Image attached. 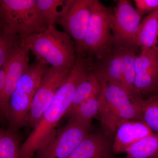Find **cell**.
<instances>
[{"instance_id":"obj_19","label":"cell","mask_w":158,"mask_h":158,"mask_svg":"<svg viewBox=\"0 0 158 158\" xmlns=\"http://www.w3.org/2000/svg\"><path fill=\"white\" fill-rule=\"evenodd\" d=\"M125 158H158V134L142 138L129 148Z\"/></svg>"},{"instance_id":"obj_18","label":"cell","mask_w":158,"mask_h":158,"mask_svg":"<svg viewBox=\"0 0 158 158\" xmlns=\"http://www.w3.org/2000/svg\"><path fill=\"white\" fill-rule=\"evenodd\" d=\"M101 88V84L91 71L76 89L68 113L88 99L98 95Z\"/></svg>"},{"instance_id":"obj_2","label":"cell","mask_w":158,"mask_h":158,"mask_svg":"<svg viewBox=\"0 0 158 158\" xmlns=\"http://www.w3.org/2000/svg\"><path fill=\"white\" fill-rule=\"evenodd\" d=\"M21 43L36 56V60L51 66L72 70L77 52L74 41L65 31L55 25L45 31L22 38Z\"/></svg>"},{"instance_id":"obj_23","label":"cell","mask_w":158,"mask_h":158,"mask_svg":"<svg viewBox=\"0 0 158 158\" xmlns=\"http://www.w3.org/2000/svg\"><path fill=\"white\" fill-rule=\"evenodd\" d=\"M65 0H36L40 15L48 26L55 25L62 15Z\"/></svg>"},{"instance_id":"obj_13","label":"cell","mask_w":158,"mask_h":158,"mask_svg":"<svg viewBox=\"0 0 158 158\" xmlns=\"http://www.w3.org/2000/svg\"><path fill=\"white\" fill-rule=\"evenodd\" d=\"M153 134L147 125L141 120H126L116 129L112 150L115 154L125 152L133 144Z\"/></svg>"},{"instance_id":"obj_21","label":"cell","mask_w":158,"mask_h":158,"mask_svg":"<svg viewBox=\"0 0 158 158\" xmlns=\"http://www.w3.org/2000/svg\"><path fill=\"white\" fill-rule=\"evenodd\" d=\"M140 120L144 122L155 134H158V94L148 98L138 99Z\"/></svg>"},{"instance_id":"obj_3","label":"cell","mask_w":158,"mask_h":158,"mask_svg":"<svg viewBox=\"0 0 158 158\" xmlns=\"http://www.w3.org/2000/svg\"><path fill=\"white\" fill-rule=\"evenodd\" d=\"M98 95L99 110L102 125L109 134L114 135L119 124L128 120H139L138 98L133 99L122 88L101 84Z\"/></svg>"},{"instance_id":"obj_7","label":"cell","mask_w":158,"mask_h":158,"mask_svg":"<svg viewBox=\"0 0 158 158\" xmlns=\"http://www.w3.org/2000/svg\"><path fill=\"white\" fill-rule=\"evenodd\" d=\"M91 127L70 119L48 143L37 151L34 158H67L91 133Z\"/></svg>"},{"instance_id":"obj_5","label":"cell","mask_w":158,"mask_h":158,"mask_svg":"<svg viewBox=\"0 0 158 158\" xmlns=\"http://www.w3.org/2000/svg\"><path fill=\"white\" fill-rule=\"evenodd\" d=\"M113 11L94 0L85 38L77 53L94 59L114 43L111 31Z\"/></svg>"},{"instance_id":"obj_24","label":"cell","mask_w":158,"mask_h":158,"mask_svg":"<svg viewBox=\"0 0 158 158\" xmlns=\"http://www.w3.org/2000/svg\"><path fill=\"white\" fill-rule=\"evenodd\" d=\"M19 37L6 34L0 25V69L21 44Z\"/></svg>"},{"instance_id":"obj_16","label":"cell","mask_w":158,"mask_h":158,"mask_svg":"<svg viewBox=\"0 0 158 158\" xmlns=\"http://www.w3.org/2000/svg\"><path fill=\"white\" fill-rule=\"evenodd\" d=\"M158 39V9L141 21L137 38L138 47L141 52L156 47Z\"/></svg>"},{"instance_id":"obj_22","label":"cell","mask_w":158,"mask_h":158,"mask_svg":"<svg viewBox=\"0 0 158 158\" xmlns=\"http://www.w3.org/2000/svg\"><path fill=\"white\" fill-rule=\"evenodd\" d=\"M98 95L88 99L71 111L69 113L71 116L70 119L92 125V119L98 113Z\"/></svg>"},{"instance_id":"obj_6","label":"cell","mask_w":158,"mask_h":158,"mask_svg":"<svg viewBox=\"0 0 158 158\" xmlns=\"http://www.w3.org/2000/svg\"><path fill=\"white\" fill-rule=\"evenodd\" d=\"M141 17L131 1H117L110 23L114 43L135 51L138 48L137 38Z\"/></svg>"},{"instance_id":"obj_11","label":"cell","mask_w":158,"mask_h":158,"mask_svg":"<svg viewBox=\"0 0 158 158\" xmlns=\"http://www.w3.org/2000/svg\"><path fill=\"white\" fill-rule=\"evenodd\" d=\"M95 59L92 72L101 84L116 85L123 89L119 46L113 43Z\"/></svg>"},{"instance_id":"obj_14","label":"cell","mask_w":158,"mask_h":158,"mask_svg":"<svg viewBox=\"0 0 158 158\" xmlns=\"http://www.w3.org/2000/svg\"><path fill=\"white\" fill-rule=\"evenodd\" d=\"M111 147L106 136L90 133L67 158H110Z\"/></svg>"},{"instance_id":"obj_27","label":"cell","mask_w":158,"mask_h":158,"mask_svg":"<svg viewBox=\"0 0 158 158\" xmlns=\"http://www.w3.org/2000/svg\"><path fill=\"white\" fill-rule=\"evenodd\" d=\"M157 48H158V45H157Z\"/></svg>"},{"instance_id":"obj_10","label":"cell","mask_w":158,"mask_h":158,"mask_svg":"<svg viewBox=\"0 0 158 158\" xmlns=\"http://www.w3.org/2000/svg\"><path fill=\"white\" fill-rule=\"evenodd\" d=\"M136 97L142 99L158 94V48L141 52L135 60Z\"/></svg>"},{"instance_id":"obj_20","label":"cell","mask_w":158,"mask_h":158,"mask_svg":"<svg viewBox=\"0 0 158 158\" xmlns=\"http://www.w3.org/2000/svg\"><path fill=\"white\" fill-rule=\"evenodd\" d=\"M21 145L17 132L0 127V158H21Z\"/></svg>"},{"instance_id":"obj_1","label":"cell","mask_w":158,"mask_h":158,"mask_svg":"<svg viewBox=\"0 0 158 158\" xmlns=\"http://www.w3.org/2000/svg\"><path fill=\"white\" fill-rule=\"evenodd\" d=\"M92 59L77 54L68 79L59 88L39 121L22 144L21 158H34L37 151L53 138L57 124L69 110L76 89L92 71Z\"/></svg>"},{"instance_id":"obj_17","label":"cell","mask_w":158,"mask_h":158,"mask_svg":"<svg viewBox=\"0 0 158 158\" xmlns=\"http://www.w3.org/2000/svg\"><path fill=\"white\" fill-rule=\"evenodd\" d=\"M119 46L123 71V88L133 99L138 98L135 90L136 72L135 52L129 48Z\"/></svg>"},{"instance_id":"obj_25","label":"cell","mask_w":158,"mask_h":158,"mask_svg":"<svg viewBox=\"0 0 158 158\" xmlns=\"http://www.w3.org/2000/svg\"><path fill=\"white\" fill-rule=\"evenodd\" d=\"M134 2L136 10L141 16L158 9V0H135Z\"/></svg>"},{"instance_id":"obj_9","label":"cell","mask_w":158,"mask_h":158,"mask_svg":"<svg viewBox=\"0 0 158 158\" xmlns=\"http://www.w3.org/2000/svg\"><path fill=\"white\" fill-rule=\"evenodd\" d=\"M94 0H65L61 17L57 22L73 38L76 52L81 47L91 15Z\"/></svg>"},{"instance_id":"obj_12","label":"cell","mask_w":158,"mask_h":158,"mask_svg":"<svg viewBox=\"0 0 158 158\" xmlns=\"http://www.w3.org/2000/svg\"><path fill=\"white\" fill-rule=\"evenodd\" d=\"M29 50L21 43L6 64V87L2 103V120L7 121L9 102L18 83L29 66Z\"/></svg>"},{"instance_id":"obj_8","label":"cell","mask_w":158,"mask_h":158,"mask_svg":"<svg viewBox=\"0 0 158 158\" xmlns=\"http://www.w3.org/2000/svg\"><path fill=\"white\" fill-rule=\"evenodd\" d=\"M72 70L51 66L46 71L34 95L26 125L34 128Z\"/></svg>"},{"instance_id":"obj_4","label":"cell","mask_w":158,"mask_h":158,"mask_svg":"<svg viewBox=\"0 0 158 158\" xmlns=\"http://www.w3.org/2000/svg\"><path fill=\"white\" fill-rule=\"evenodd\" d=\"M0 25L6 34L21 39L48 27L40 15L36 0H0Z\"/></svg>"},{"instance_id":"obj_26","label":"cell","mask_w":158,"mask_h":158,"mask_svg":"<svg viewBox=\"0 0 158 158\" xmlns=\"http://www.w3.org/2000/svg\"><path fill=\"white\" fill-rule=\"evenodd\" d=\"M7 63L0 69V119L2 120V103L6 87Z\"/></svg>"},{"instance_id":"obj_15","label":"cell","mask_w":158,"mask_h":158,"mask_svg":"<svg viewBox=\"0 0 158 158\" xmlns=\"http://www.w3.org/2000/svg\"><path fill=\"white\" fill-rule=\"evenodd\" d=\"M48 68L45 63L37 60L29 64L19 79L15 90L26 94L34 98Z\"/></svg>"}]
</instances>
